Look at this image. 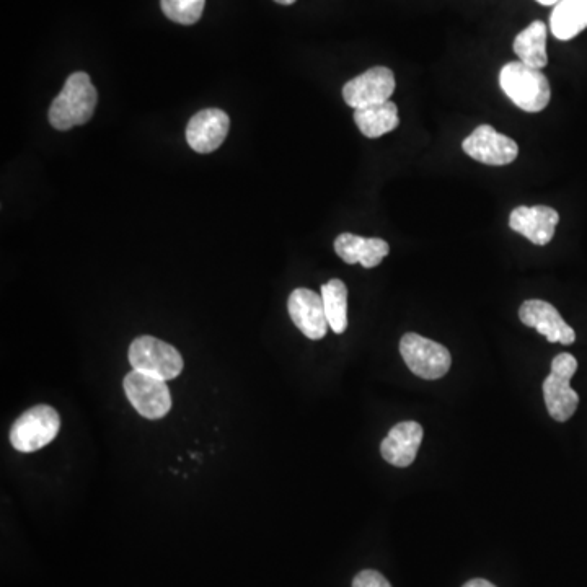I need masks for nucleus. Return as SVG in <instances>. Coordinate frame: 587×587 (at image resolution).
<instances>
[{"label": "nucleus", "instance_id": "nucleus-1", "mask_svg": "<svg viewBox=\"0 0 587 587\" xmlns=\"http://www.w3.org/2000/svg\"><path fill=\"white\" fill-rule=\"evenodd\" d=\"M97 102V89L93 87L89 74L76 72L67 77L61 93L54 98L49 108V123L59 131L89 123Z\"/></svg>", "mask_w": 587, "mask_h": 587}, {"label": "nucleus", "instance_id": "nucleus-2", "mask_svg": "<svg viewBox=\"0 0 587 587\" xmlns=\"http://www.w3.org/2000/svg\"><path fill=\"white\" fill-rule=\"evenodd\" d=\"M499 85L506 97L527 113L545 110L552 97L550 82L545 74L521 61L504 64L499 72Z\"/></svg>", "mask_w": 587, "mask_h": 587}, {"label": "nucleus", "instance_id": "nucleus-3", "mask_svg": "<svg viewBox=\"0 0 587 587\" xmlns=\"http://www.w3.org/2000/svg\"><path fill=\"white\" fill-rule=\"evenodd\" d=\"M578 371V361L573 354L561 353L553 359L552 372L543 382V398L553 420L565 423L576 413L578 393L571 389V379Z\"/></svg>", "mask_w": 587, "mask_h": 587}, {"label": "nucleus", "instance_id": "nucleus-4", "mask_svg": "<svg viewBox=\"0 0 587 587\" xmlns=\"http://www.w3.org/2000/svg\"><path fill=\"white\" fill-rule=\"evenodd\" d=\"M61 429L58 411L49 405H36L17 418L10 429V442L18 452L30 454L53 442Z\"/></svg>", "mask_w": 587, "mask_h": 587}, {"label": "nucleus", "instance_id": "nucleus-5", "mask_svg": "<svg viewBox=\"0 0 587 587\" xmlns=\"http://www.w3.org/2000/svg\"><path fill=\"white\" fill-rule=\"evenodd\" d=\"M129 362L134 371L159 379H177L183 371L180 351L154 336H139L129 346Z\"/></svg>", "mask_w": 587, "mask_h": 587}, {"label": "nucleus", "instance_id": "nucleus-6", "mask_svg": "<svg viewBox=\"0 0 587 587\" xmlns=\"http://www.w3.org/2000/svg\"><path fill=\"white\" fill-rule=\"evenodd\" d=\"M400 353L408 369L421 379H441L451 369L449 349L416 333L403 336L400 340Z\"/></svg>", "mask_w": 587, "mask_h": 587}, {"label": "nucleus", "instance_id": "nucleus-7", "mask_svg": "<svg viewBox=\"0 0 587 587\" xmlns=\"http://www.w3.org/2000/svg\"><path fill=\"white\" fill-rule=\"evenodd\" d=\"M123 387L134 410L147 420H160L172 408L167 380L133 369L124 377Z\"/></svg>", "mask_w": 587, "mask_h": 587}, {"label": "nucleus", "instance_id": "nucleus-8", "mask_svg": "<svg viewBox=\"0 0 587 587\" xmlns=\"http://www.w3.org/2000/svg\"><path fill=\"white\" fill-rule=\"evenodd\" d=\"M465 154L491 167H503L517 159L519 146L511 137L499 134L490 124H482L462 142Z\"/></svg>", "mask_w": 587, "mask_h": 587}, {"label": "nucleus", "instance_id": "nucleus-9", "mask_svg": "<svg viewBox=\"0 0 587 587\" xmlns=\"http://www.w3.org/2000/svg\"><path fill=\"white\" fill-rule=\"evenodd\" d=\"M393 92H395V76L392 69L377 66L349 80L343 87V98L348 106L354 110H361L366 106L389 102Z\"/></svg>", "mask_w": 587, "mask_h": 587}, {"label": "nucleus", "instance_id": "nucleus-10", "mask_svg": "<svg viewBox=\"0 0 587 587\" xmlns=\"http://www.w3.org/2000/svg\"><path fill=\"white\" fill-rule=\"evenodd\" d=\"M287 310L291 320L309 340H322L327 335V314L323 307L322 296L307 287H299L292 291L287 301Z\"/></svg>", "mask_w": 587, "mask_h": 587}, {"label": "nucleus", "instance_id": "nucleus-11", "mask_svg": "<svg viewBox=\"0 0 587 587\" xmlns=\"http://www.w3.org/2000/svg\"><path fill=\"white\" fill-rule=\"evenodd\" d=\"M519 318L526 327L535 328L540 335L545 336L550 343L561 345H573L576 333L568 323L563 320L552 304L539 299L526 301L519 309Z\"/></svg>", "mask_w": 587, "mask_h": 587}, {"label": "nucleus", "instance_id": "nucleus-12", "mask_svg": "<svg viewBox=\"0 0 587 587\" xmlns=\"http://www.w3.org/2000/svg\"><path fill=\"white\" fill-rule=\"evenodd\" d=\"M229 128L230 120L226 111L208 108L191 118L186 128V141L198 154H211L226 141Z\"/></svg>", "mask_w": 587, "mask_h": 587}, {"label": "nucleus", "instance_id": "nucleus-13", "mask_svg": "<svg viewBox=\"0 0 587 587\" xmlns=\"http://www.w3.org/2000/svg\"><path fill=\"white\" fill-rule=\"evenodd\" d=\"M558 222L560 214L550 206H519L509 216V227L539 247L552 242Z\"/></svg>", "mask_w": 587, "mask_h": 587}, {"label": "nucleus", "instance_id": "nucleus-14", "mask_svg": "<svg viewBox=\"0 0 587 587\" xmlns=\"http://www.w3.org/2000/svg\"><path fill=\"white\" fill-rule=\"evenodd\" d=\"M423 442V428L416 421H403L390 429L380 446V452L389 464L395 467H410Z\"/></svg>", "mask_w": 587, "mask_h": 587}, {"label": "nucleus", "instance_id": "nucleus-15", "mask_svg": "<svg viewBox=\"0 0 587 587\" xmlns=\"http://www.w3.org/2000/svg\"><path fill=\"white\" fill-rule=\"evenodd\" d=\"M335 252L348 265L361 263L364 268L371 270L382 263L389 255V243L382 239H366L354 234H341L335 240Z\"/></svg>", "mask_w": 587, "mask_h": 587}, {"label": "nucleus", "instance_id": "nucleus-16", "mask_svg": "<svg viewBox=\"0 0 587 587\" xmlns=\"http://www.w3.org/2000/svg\"><path fill=\"white\" fill-rule=\"evenodd\" d=\"M587 28V0H561L550 15V30L557 40L570 41Z\"/></svg>", "mask_w": 587, "mask_h": 587}, {"label": "nucleus", "instance_id": "nucleus-17", "mask_svg": "<svg viewBox=\"0 0 587 587\" xmlns=\"http://www.w3.org/2000/svg\"><path fill=\"white\" fill-rule=\"evenodd\" d=\"M354 123L369 139H377L384 134L392 133L393 129H397L400 124L397 105L389 100L380 105L354 110Z\"/></svg>", "mask_w": 587, "mask_h": 587}, {"label": "nucleus", "instance_id": "nucleus-18", "mask_svg": "<svg viewBox=\"0 0 587 587\" xmlns=\"http://www.w3.org/2000/svg\"><path fill=\"white\" fill-rule=\"evenodd\" d=\"M514 53L519 61L534 69H543L548 64L547 56V25L537 22L530 23L514 40Z\"/></svg>", "mask_w": 587, "mask_h": 587}, {"label": "nucleus", "instance_id": "nucleus-19", "mask_svg": "<svg viewBox=\"0 0 587 587\" xmlns=\"http://www.w3.org/2000/svg\"><path fill=\"white\" fill-rule=\"evenodd\" d=\"M322 301L328 325L333 332H346L348 328V287L341 279H332L322 286Z\"/></svg>", "mask_w": 587, "mask_h": 587}, {"label": "nucleus", "instance_id": "nucleus-20", "mask_svg": "<svg viewBox=\"0 0 587 587\" xmlns=\"http://www.w3.org/2000/svg\"><path fill=\"white\" fill-rule=\"evenodd\" d=\"M160 5L172 22L195 25L203 15L206 0H160Z\"/></svg>", "mask_w": 587, "mask_h": 587}, {"label": "nucleus", "instance_id": "nucleus-21", "mask_svg": "<svg viewBox=\"0 0 587 587\" xmlns=\"http://www.w3.org/2000/svg\"><path fill=\"white\" fill-rule=\"evenodd\" d=\"M353 587H392V584L379 571L366 570L354 578Z\"/></svg>", "mask_w": 587, "mask_h": 587}, {"label": "nucleus", "instance_id": "nucleus-22", "mask_svg": "<svg viewBox=\"0 0 587 587\" xmlns=\"http://www.w3.org/2000/svg\"><path fill=\"white\" fill-rule=\"evenodd\" d=\"M464 587H496L495 584H491L490 581H486V579H472V581H468Z\"/></svg>", "mask_w": 587, "mask_h": 587}, {"label": "nucleus", "instance_id": "nucleus-23", "mask_svg": "<svg viewBox=\"0 0 587 587\" xmlns=\"http://www.w3.org/2000/svg\"><path fill=\"white\" fill-rule=\"evenodd\" d=\"M537 2L542 5H553L555 7V5L560 4L561 0H537Z\"/></svg>", "mask_w": 587, "mask_h": 587}, {"label": "nucleus", "instance_id": "nucleus-24", "mask_svg": "<svg viewBox=\"0 0 587 587\" xmlns=\"http://www.w3.org/2000/svg\"><path fill=\"white\" fill-rule=\"evenodd\" d=\"M274 2H278L281 5H292L296 0H274Z\"/></svg>", "mask_w": 587, "mask_h": 587}]
</instances>
